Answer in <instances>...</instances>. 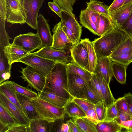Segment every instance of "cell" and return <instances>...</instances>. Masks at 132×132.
<instances>
[{"label": "cell", "instance_id": "obj_1", "mask_svg": "<svg viewBox=\"0 0 132 132\" xmlns=\"http://www.w3.org/2000/svg\"><path fill=\"white\" fill-rule=\"evenodd\" d=\"M46 78L47 87L45 89L70 101L72 99L68 89L67 64L56 62Z\"/></svg>", "mask_w": 132, "mask_h": 132}, {"label": "cell", "instance_id": "obj_2", "mask_svg": "<svg viewBox=\"0 0 132 132\" xmlns=\"http://www.w3.org/2000/svg\"><path fill=\"white\" fill-rule=\"evenodd\" d=\"M130 37L120 29L105 33L92 42L97 57H109L118 46Z\"/></svg>", "mask_w": 132, "mask_h": 132}, {"label": "cell", "instance_id": "obj_3", "mask_svg": "<svg viewBox=\"0 0 132 132\" xmlns=\"http://www.w3.org/2000/svg\"><path fill=\"white\" fill-rule=\"evenodd\" d=\"M31 103L41 119L50 122L63 119L65 114L64 108L58 106L41 98L38 96L31 98Z\"/></svg>", "mask_w": 132, "mask_h": 132}, {"label": "cell", "instance_id": "obj_4", "mask_svg": "<svg viewBox=\"0 0 132 132\" xmlns=\"http://www.w3.org/2000/svg\"><path fill=\"white\" fill-rule=\"evenodd\" d=\"M29 66L39 73L46 77L53 67L56 62L29 53L18 61Z\"/></svg>", "mask_w": 132, "mask_h": 132}, {"label": "cell", "instance_id": "obj_5", "mask_svg": "<svg viewBox=\"0 0 132 132\" xmlns=\"http://www.w3.org/2000/svg\"><path fill=\"white\" fill-rule=\"evenodd\" d=\"M20 72L22 74L21 77L23 81L27 82V87H30L36 90L38 93L47 88L46 77L38 73L30 67L27 65L22 68Z\"/></svg>", "mask_w": 132, "mask_h": 132}, {"label": "cell", "instance_id": "obj_6", "mask_svg": "<svg viewBox=\"0 0 132 132\" xmlns=\"http://www.w3.org/2000/svg\"><path fill=\"white\" fill-rule=\"evenodd\" d=\"M89 81L84 79L76 74L70 73L68 71V89L72 98L87 99V85Z\"/></svg>", "mask_w": 132, "mask_h": 132}, {"label": "cell", "instance_id": "obj_7", "mask_svg": "<svg viewBox=\"0 0 132 132\" xmlns=\"http://www.w3.org/2000/svg\"><path fill=\"white\" fill-rule=\"evenodd\" d=\"M12 45L28 53H32L42 47L41 41L37 34L30 32L15 37Z\"/></svg>", "mask_w": 132, "mask_h": 132}, {"label": "cell", "instance_id": "obj_8", "mask_svg": "<svg viewBox=\"0 0 132 132\" xmlns=\"http://www.w3.org/2000/svg\"><path fill=\"white\" fill-rule=\"evenodd\" d=\"M44 0H21L26 23L32 28L37 29L38 14Z\"/></svg>", "mask_w": 132, "mask_h": 132}, {"label": "cell", "instance_id": "obj_9", "mask_svg": "<svg viewBox=\"0 0 132 132\" xmlns=\"http://www.w3.org/2000/svg\"><path fill=\"white\" fill-rule=\"evenodd\" d=\"M36 55L45 58L66 64L73 62L70 50L64 51L52 48L51 46H45L34 52Z\"/></svg>", "mask_w": 132, "mask_h": 132}, {"label": "cell", "instance_id": "obj_10", "mask_svg": "<svg viewBox=\"0 0 132 132\" xmlns=\"http://www.w3.org/2000/svg\"><path fill=\"white\" fill-rule=\"evenodd\" d=\"M7 21L12 24L26 23L21 0H7Z\"/></svg>", "mask_w": 132, "mask_h": 132}, {"label": "cell", "instance_id": "obj_11", "mask_svg": "<svg viewBox=\"0 0 132 132\" xmlns=\"http://www.w3.org/2000/svg\"><path fill=\"white\" fill-rule=\"evenodd\" d=\"M52 31L53 34L51 47L64 51H70L74 45L70 41L63 30L61 21L54 27Z\"/></svg>", "mask_w": 132, "mask_h": 132}, {"label": "cell", "instance_id": "obj_12", "mask_svg": "<svg viewBox=\"0 0 132 132\" xmlns=\"http://www.w3.org/2000/svg\"><path fill=\"white\" fill-rule=\"evenodd\" d=\"M100 14L87 7L81 10L79 16L82 26L98 35Z\"/></svg>", "mask_w": 132, "mask_h": 132}, {"label": "cell", "instance_id": "obj_13", "mask_svg": "<svg viewBox=\"0 0 132 132\" xmlns=\"http://www.w3.org/2000/svg\"><path fill=\"white\" fill-rule=\"evenodd\" d=\"M37 29V34L42 42V47L51 46L53 37L50 25L47 20L40 13L38 16Z\"/></svg>", "mask_w": 132, "mask_h": 132}, {"label": "cell", "instance_id": "obj_14", "mask_svg": "<svg viewBox=\"0 0 132 132\" xmlns=\"http://www.w3.org/2000/svg\"><path fill=\"white\" fill-rule=\"evenodd\" d=\"M70 51L73 62L89 71L88 53L86 47L80 42L73 45Z\"/></svg>", "mask_w": 132, "mask_h": 132}, {"label": "cell", "instance_id": "obj_15", "mask_svg": "<svg viewBox=\"0 0 132 132\" xmlns=\"http://www.w3.org/2000/svg\"><path fill=\"white\" fill-rule=\"evenodd\" d=\"M60 18L62 26H65L70 30L73 33L79 43L82 33V27L75 17L68 11L62 10Z\"/></svg>", "mask_w": 132, "mask_h": 132}, {"label": "cell", "instance_id": "obj_16", "mask_svg": "<svg viewBox=\"0 0 132 132\" xmlns=\"http://www.w3.org/2000/svg\"><path fill=\"white\" fill-rule=\"evenodd\" d=\"M132 11V3L123 5L109 12L111 20L116 29H119L129 17Z\"/></svg>", "mask_w": 132, "mask_h": 132}, {"label": "cell", "instance_id": "obj_17", "mask_svg": "<svg viewBox=\"0 0 132 132\" xmlns=\"http://www.w3.org/2000/svg\"><path fill=\"white\" fill-rule=\"evenodd\" d=\"M0 103L21 124L29 125V121L19 108L0 92Z\"/></svg>", "mask_w": 132, "mask_h": 132}, {"label": "cell", "instance_id": "obj_18", "mask_svg": "<svg viewBox=\"0 0 132 132\" xmlns=\"http://www.w3.org/2000/svg\"><path fill=\"white\" fill-rule=\"evenodd\" d=\"M112 62L111 59L108 57H97L94 73L100 72L109 85L113 76Z\"/></svg>", "mask_w": 132, "mask_h": 132}, {"label": "cell", "instance_id": "obj_19", "mask_svg": "<svg viewBox=\"0 0 132 132\" xmlns=\"http://www.w3.org/2000/svg\"><path fill=\"white\" fill-rule=\"evenodd\" d=\"M15 93L18 101L29 122L35 119H41L31 104V98L15 91Z\"/></svg>", "mask_w": 132, "mask_h": 132}, {"label": "cell", "instance_id": "obj_20", "mask_svg": "<svg viewBox=\"0 0 132 132\" xmlns=\"http://www.w3.org/2000/svg\"><path fill=\"white\" fill-rule=\"evenodd\" d=\"M14 82L12 81L7 80L0 84V92L5 95L11 102L15 105L27 119L16 96L15 90L13 86Z\"/></svg>", "mask_w": 132, "mask_h": 132}, {"label": "cell", "instance_id": "obj_21", "mask_svg": "<svg viewBox=\"0 0 132 132\" xmlns=\"http://www.w3.org/2000/svg\"><path fill=\"white\" fill-rule=\"evenodd\" d=\"M38 95L42 99L61 107L64 108L70 101L46 89L38 93Z\"/></svg>", "mask_w": 132, "mask_h": 132}, {"label": "cell", "instance_id": "obj_22", "mask_svg": "<svg viewBox=\"0 0 132 132\" xmlns=\"http://www.w3.org/2000/svg\"><path fill=\"white\" fill-rule=\"evenodd\" d=\"M4 51L11 65L14 62H18L20 59L28 53L12 44L4 47Z\"/></svg>", "mask_w": 132, "mask_h": 132}, {"label": "cell", "instance_id": "obj_23", "mask_svg": "<svg viewBox=\"0 0 132 132\" xmlns=\"http://www.w3.org/2000/svg\"><path fill=\"white\" fill-rule=\"evenodd\" d=\"M96 73L98 75L101 85L103 101L108 108L116 100L113 95L109 85L107 84L101 73L99 72Z\"/></svg>", "mask_w": 132, "mask_h": 132}, {"label": "cell", "instance_id": "obj_24", "mask_svg": "<svg viewBox=\"0 0 132 132\" xmlns=\"http://www.w3.org/2000/svg\"><path fill=\"white\" fill-rule=\"evenodd\" d=\"M86 48L88 56L89 71L92 73H94L96 63L97 57L92 42L88 38L81 39L80 42Z\"/></svg>", "mask_w": 132, "mask_h": 132}, {"label": "cell", "instance_id": "obj_25", "mask_svg": "<svg viewBox=\"0 0 132 132\" xmlns=\"http://www.w3.org/2000/svg\"><path fill=\"white\" fill-rule=\"evenodd\" d=\"M42 119H37L30 121L29 132H49L51 131L52 124Z\"/></svg>", "mask_w": 132, "mask_h": 132}, {"label": "cell", "instance_id": "obj_26", "mask_svg": "<svg viewBox=\"0 0 132 132\" xmlns=\"http://www.w3.org/2000/svg\"><path fill=\"white\" fill-rule=\"evenodd\" d=\"M97 132H121L123 127L115 120L103 121L96 126Z\"/></svg>", "mask_w": 132, "mask_h": 132}, {"label": "cell", "instance_id": "obj_27", "mask_svg": "<svg viewBox=\"0 0 132 132\" xmlns=\"http://www.w3.org/2000/svg\"><path fill=\"white\" fill-rule=\"evenodd\" d=\"M116 29L110 17L104 14H100L98 30V36H101Z\"/></svg>", "mask_w": 132, "mask_h": 132}, {"label": "cell", "instance_id": "obj_28", "mask_svg": "<svg viewBox=\"0 0 132 132\" xmlns=\"http://www.w3.org/2000/svg\"><path fill=\"white\" fill-rule=\"evenodd\" d=\"M128 65L113 61L112 68L113 76L117 81L121 84L126 82V69Z\"/></svg>", "mask_w": 132, "mask_h": 132}, {"label": "cell", "instance_id": "obj_29", "mask_svg": "<svg viewBox=\"0 0 132 132\" xmlns=\"http://www.w3.org/2000/svg\"><path fill=\"white\" fill-rule=\"evenodd\" d=\"M64 108L65 113L73 119L85 117L86 114L80 108L71 100L66 104Z\"/></svg>", "mask_w": 132, "mask_h": 132}, {"label": "cell", "instance_id": "obj_30", "mask_svg": "<svg viewBox=\"0 0 132 132\" xmlns=\"http://www.w3.org/2000/svg\"><path fill=\"white\" fill-rule=\"evenodd\" d=\"M81 132H97L96 125L85 117L73 119Z\"/></svg>", "mask_w": 132, "mask_h": 132}, {"label": "cell", "instance_id": "obj_31", "mask_svg": "<svg viewBox=\"0 0 132 132\" xmlns=\"http://www.w3.org/2000/svg\"><path fill=\"white\" fill-rule=\"evenodd\" d=\"M87 7L100 14L105 15L110 18V14L108 11L109 6L102 2L97 0H90L86 3Z\"/></svg>", "mask_w": 132, "mask_h": 132}, {"label": "cell", "instance_id": "obj_32", "mask_svg": "<svg viewBox=\"0 0 132 132\" xmlns=\"http://www.w3.org/2000/svg\"><path fill=\"white\" fill-rule=\"evenodd\" d=\"M67 66L69 72L76 74L87 80L90 81L91 79L92 73L76 63L72 62L67 64Z\"/></svg>", "mask_w": 132, "mask_h": 132}, {"label": "cell", "instance_id": "obj_33", "mask_svg": "<svg viewBox=\"0 0 132 132\" xmlns=\"http://www.w3.org/2000/svg\"><path fill=\"white\" fill-rule=\"evenodd\" d=\"M0 122L6 125L8 127L21 124L0 103Z\"/></svg>", "mask_w": 132, "mask_h": 132}, {"label": "cell", "instance_id": "obj_34", "mask_svg": "<svg viewBox=\"0 0 132 132\" xmlns=\"http://www.w3.org/2000/svg\"><path fill=\"white\" fill-rule=\"evenodd\" d=\"M132 53V38L129 37L121 43L109 57L121 54Z\"/></svg>", "mask_w": 132, "mask_h": 132}, {"label": "cell", "instance_id": "obj_35", "mask_svg": "<svg viewBox=\"0 0 132 132\" xmlns=\"http://www.w3.org/2000/svg\"><path fill=\"white\" fill-rule=\"evenodd\" d=\"M4 47L0 44V75L4 73L11 74V65L4 51Z\"/></svg>", "mask_w": 132, "mask_h": 132}, {"label": "cell", "instance_id": "obj_36", "mask_svg": "<svg viewBox=\"0 0 132 132\" xmlns=\"http://www.w3.org/2000/svg\"><path fill=\"white\" fill-rule=\"evenodd\" d=\"M13 86L16 91L25 95L30 98H34L38 96L37 93L33 91L31 88H29V87H23L15 83L14 81L13 83Z\"/></svg>", "mask_w": 132, "mask_h": 132}, {"label": "cell", "instance_id": "obj_37", "mask_svg": "<svg viewBox=\"0 0 132 132\" xmlns=\"http://www.w3.org/2000/svg\"><path fill=\"white\" fill-rule=\"evenodd\" d=\"M109 57L113 61L128 66L132 62V53L121 54Z\"/></svg>", "mask_w": 132, "mask_h": 132}, {"label": "cell", "instance_id": "obj_38", "mask_svg": "<svg viewBox=\"0 0 132 132\" xmlns=\"http://www.w3.org/2000/svg\"><path fill=\"white\" fill-rule=\"evenodd\" d=\"M76 0H53L56 2L62 10L66 11L69 12L74 17L75 15L73 13V6Z\"/></svg>", "mask_w": 132, "mask_h": 132}, {"label": "cell", "instance_id": "obj_39", "mask_svg": "<svg viewBox=\"0 0 132 132\" xmlns=\"http://www.w3.org/2000/svg\"><path fill=\"white\" fill-rule=\"evenodd\" d=\"M92 74V77L90 80L89 84L99 97L103 101L101 85L98 75L97 73Z\"/></svg>", "mask_w": 132, "mask_h": 132}, {"label": "cell", "instance_id": "obj_40", "mask_svg": "<svg viewBox=\"0 0 132 132\" xmlns=\"http://www.w3.org/2000/svg\"><path fill=\"white\" fill-rule=\"evenodd\" d=\"M71 100L78 105L86 114L89 110L95 106V104L86 99L73 98Z\"/></svg>", "mask_w": 132, "mask_h": 132}, {"label": "cell", "instance_id": "obj_41", "mask_svg": "<svg viewBox=\"0 0 132 132\" xmlns=\"http://www.w3.org/2000/svg\"><path fill=\"white\" fill-rule=\"evenodd\" d=\"M5 21L0 18V44L4 47L11 45L9 40L11 39L6 31L5 22Z\"/></svg>", "mask_w": 132, "mask_h": 132}, {"label": "cell", "instance_id": "obj_42", "mask_svg": "<svg viewBox=\"0 0 132 132\" xmlns=\"http://www.w3.org/2000/svg\"><path fill=\"white\" fill-rule=\"evenodd\" d=\"M95 108L98 120L100 121H103L106 117L107 107L102 101L95 104Z\"/></svg>", "mask_w": 132, "mask_h": 132}, {"label": "cell", "instance_id": "obj_43", "mask_svg": "<svg viewBox=\"0 0 132 132\" xmlns=\"http://www.w3.org/2000/svg\"><path fill=\"white\" fill-rule=\"evenodd\" d=\"M118 113V111L114 102L107 108L106 117L103 121L114 120L117 117Z\"/></svg>", "mask_w": 132, "mask_h": 132}, {"label": "cell", "instance_id": "obj_44", "mask_svg": "<svg viewBox=\"0 0 132 132\" xmlns=\"http://www.w3.org/2000/svg\"><path fill=\"white\" fill-rule=\"evenodd\" d=\"M87 100L95 104L102 101L92 89L89 84V82L87 85Z\"/></svg>", "mask_w": 132, "mask_h": 132}, {"label": "cell", "instance_id": "obj_45", "mask_svg": "<svg viewBox=\"0 0 132 132\" xmlns=\"http://www.w3.org/2000/svg\"><path fill=\"white\" fill-rule=\"evenodd\" d=\"M114 103L118 111L125 112L129 114L127 103L123 96L116 100Z\"/></svg>", "mask_w": 132, "mask_h": 132}, {"label": "cell", "instance_id": "obj_46", "mask_svg": "<svg viewBox=\"0 0 132 132\" xmlns=\"http://www.w3.org/2000/svg\"><path fill=\"white\" fill-rule=\"evenodd\" d=\"M126 33L130 37H132V11L127 20L119 28Z\"/></svg>", "mask_w": 132, "mask_h": 132}, {"label": "cell", "instance_id": "obj_47", "mask_svg": "<svg viewBox=\"0 0 132 132\" xmlns=\"http://www.w3.org/2000/svg\"><path fill=\"white\" fill-rule=\"evenodd\" d=\"M29 125L19 124L8 128L5 132H29Z\"/></svg>", "mask_w": 132, "mask_h": 132}, {"label": "cell", "instance_id": "obj_48", "mask_svg": "<svg viewBox=\"0 0 132 132\" xmlns=\"http://www.w3.org/2000/svg\"><path fill=\"white\" fill-rule=\"evenodd\" d=\"M84 117L96 125L100 122L98 118L95 106L89 110L87 112L86 116Z\"/></svg>", "mask_w": 132, "mask_h": 132}, {"label": "cell", "instance_id": "obj_49", "mask_svg": "<svg viewBox=\"0 0 132 132\" xmlns=\"http://www.w3.org/2000/svg\"><path fill=\"white\" fill-rule=\"evenodd\" d=\"M7 0H0V18L7 20Z\"/></svg>", "mask_w": 132, "mask_h": 132}, {"label": "cell", "instance_id": "obj_50", "mask_svg": "<svg viewBox=\"0 0 132 132\" xmlns=\"http://www.w3.org/2000/svg\"><path fill=\"white\" fill-rule=\"evenodd\" d=\"M62 27L70 41L74 45L78 44L79 43L73 33L66 27L63 26Z\"/></svg>", "mask_w": 132, "mask_h": 132}, {"label": "cell", "instance_id": "obj_51", "mask_svg": "<svg viewBox=\"0 0 132 132\" xmlns=\"http://www.w3.org/2000/svg\"><path fill=\"white\" fill-rule=\"evenodd\" d=\"M131 119L129 114L125 112L118 111L117 117L114 120L118 123L120 121H125Z\"/></svg>", "mask_w": 132, "mask_h": 132}, {"label": "cell", "instance_id": "obj_52", "mask_svg": "<svg viewBox=\"0 0 132 132\" xmlns=\"http://www.w3.org/2000/svg\"><path fill=\"white\" fill-rule=\"evenodd\" d=\"M125 0H114L112 3L109 6L108 11L109 12L114 11L122 6Z\"/></svg>", "mask_w": 132, "mask_h": 132}, {"label": "cell", "instance_id": "obj_53", "mask_svg": "<svg viewBox=\"0 0 132 132\" xmlns=\"http://www.w3.org/2000/svg\"><path fill=\"white\" fill-rule=\"evenodd\" d=\"M49 7L51 10L56 13L61 18L62 10L58 5L55 2H49L48 3Z\"/></svg>", "mask_w": 132, "mask_h": 132}, {"label": "cell", "instance_id": "obj_54", "mask_svg": "<svg viewBox=\"0 0 132 132\" xmlns=\"http://www.w3.org/2000/svg\"><path fill=\"white\" fill-rule=\"evenodd\" d=\"M125 99L128 104L129 114L132 119V94L130 93H125L123 96Z\"/></svg>", "mask_w": 132, "mask_h": 132}, {"label": "cell", "instance_id": "obj_55", "mask_svg": "<svg viewBox=\"0 0 132 132\" xmlns=\"http://www.w3.org/2000/svg\"><path fill=\"white\" fill-rule=\"evenodd\" d=\"M66 123L69 126V132H81L80 130L73 119H70L67 120Z\"/></svg>", "mask_w": 132, "mask_h": 132}, {"label": "cell", "instance_id": "obj_56", "mask_svg": "<svg viewBox=\"0 0 132 132\" xmlns=\"http://www.w3.org/2000/svg\"><path fill=\"white\" fill-rule=\"evenodd\" d=\"M122 127L127 129L129 132H132V119L118 123Z\"/></svg>", "mask_w": 132, "mask_h": 132}, {"label": "cell", "instance_id": "obj_57", "mask_svg": "<svg viewBox=\"0 0 132 132\" xmlns=\"http://www.w3.org/2000/svg\"><path fill=\"white\" fill-rule=\"evenodd\" d=\"M60 131L62 132H69V127L67 123L62 124Z\"/></svg>", "mask_w": 132, "mask_h": 132}, {"label": "cell", "instance_id": "obj_58", "mask_svg": "<svg viewBox=\"0 0 132 132\" xmlns=\"http://www.w3.org/2000/svg\"><path fill=\"white\" fill-rule=\"evenodd\" d=\"M131 3H132V0H125L123 5Z\"/></svg>", "mask_w": 132, "mask_h": 132}, {"label": "cell", "instance_id": "obj_59", "mask_svg": "<svg viewBox=\"0 0 132 132\" xmlns=\"http://www.w3.org/2000/svg\"><path fill=\"white\" fill-rule=\"evenodd\" d=\"M131 38H132V37H131Z\"/></svg>", "mask_w": 132, "mask_h": 132}, {"label": "cell", "instance_id": "obj_60", "mask_svg": "<svg viewBox=\"0 0 132 132\" xmlns=\"http://www.w3.org/2000/svg\"></svg>", "mask_w": 132, "mask_h": 132}]
</instances>
